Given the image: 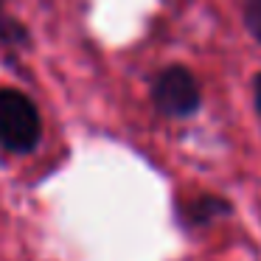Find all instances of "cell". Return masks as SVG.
Returning <instances> with one entry per match:
<instances>
[{"mask_svg": "<svg viewBox=\"0 0 261 261\" xmlns=\"http://www.w3.org/2000/svg\"><path fill=\"white\" fill-rule=\"evenodd\" d=\"M152 101L169 118H188L199 110L202 90H199L197 76L182 65L163 68L152 82Z\"/></svg>", "mask_w": 261, "mask_h": 261, "instance_id": "obj_2", "label": "cell"}, {"mask_svg": "<svg viewBox=\"0 0 261 261\" xmlns=\"http://www.w3.org/2000/svg\"><path fill=\"white\" fill-rule=\"evenodd\" d=\"M42 138L37 104L14 87H0V149L9 154H29Z\"/></svg>", "mask_w": 261, "mask_h": 261, "instance_id": "obj_1", "label": "cell"}, {"mask_svg": "<svg viewBox=\"0 0 261 261\" xmlns=\"http://www.w3.org/2000/svg\"><path fill=\"white\" fill-rule=\"evenodd\" d=\"M9 0H0V42L9 48H23L29 45V29L9 12Z\"/></svg>", "mask_w": 261, "mask_h": 261, "instance_id": "obj_4", "label": "cell"}, {"mask_svg": "<svg viewBox=\"0 0 261 261\" xmlns=\"http://www.w3.org/2000/svg\"><path fill=\"white\" fill-rule=\"evenodd\" d=\"M253 93H255V110H258V115H261V73L253 79Z\"/></svg>", "mask_w": 261, "mask_h": 261, "instance_id": "obj_6", "label": "cell"}, {"mask_svg": "<svg viewBox=\"0 0 261 261\" xmlns=\"http://www.w3.org/2000/svg\"><path fill=\"white\" fill-rule=\"evenodd\" d=\"M244 25H247L250 37L261 42V0H247L244 3Z\"/></svg>", "mask_w": 261, "mask_h": 261, "instance_id": "obj_5", "label": "cell"}, {"mask_svg": "<svg viewBox=\"0 0 261 261\" xmlns=\"http://www.w3.org/2000/svg\"><path fill=\"white\" fill-rule=\"evenodd\" d=\"M225 214H230V202H227L225 197H219V194H205V197L191 199V202L186 205V211H182V216H186L191 225H208L211 219L225 216Z\"/></svg>", "mask_w": 261, "mask_h": 261, "instance_id": "obj_3", "label": "cell"}]
</instances>
